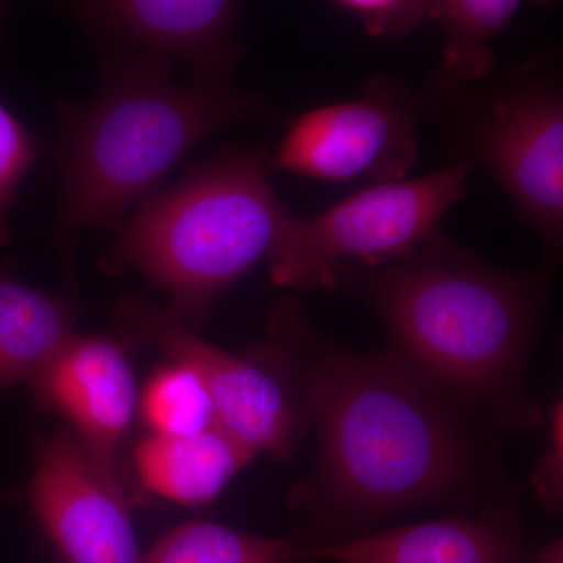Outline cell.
Instances as JSON below:
<instances>
[{
	"label": "cell",
	"mask_w": 563,
	"mask_h": 563,
	"mask_svg": "<svg viewBox=\"0 0 563 563\" xmlns=\"http://www.w3.org/2000/svg\"><path fill=\"white\" fill-rule=\"evenodd\" d=\"M269 333L265 357L317 433L313 473L288 499L320 537L313 543L363 536L418 507L506 501L490 429L383 354L329 339L295 299L273 307Z\"/></svg>",
	"instance_id": "cell-1"
},
{
	"label": "cell",
	"mask_w": 563,
	"mask_h": 563,
	"mask_svg": "<svg viewBox=\"0 0 563 563\" xmlns=\"http://www.w3.org/2000/svg\"><path fill=\"white\" fill-rule=\"evenodd\" d=\"M376 314L385 358L493 432L544 421L528 366L547 313L544 273L506 272L437 232L412 254L351 274Z\"/></svg>",
	"instance_id": "cell-2"
},
{
	"label": "cell",
	"mask_w": 563,
	"mask_h": 563,
	"mask_svg": "<svg viewBox=\"0 0 563 563\" xmlns=\"http://www.w3.org/2000/svg\"><path fill=\"white\" fill-rule=\"evenodd\" d=\"M265 111L262 99L231 80L181 85L172 63L110 49L95 95L58 109L57 242L70 251L88 229L121 228L198 144Z\"/></svg>",
	"instance_id": "cell-3"
},
{
	"label": "cell",
	"mask_w": 563,
	"mask_h": 563,
	"mask_svg": "<svg viewBox=\"0 0 563 563\" xmlns=\"http://www.w3.org/2000/svg\"><path fill=\"white\" fill-rule=\"evenodd\" d=\"M288 211L257 152L229 150L140 203L111 251L168 292L181 321L206 320L222 292L272 251Z\"/></svg>",
	"instance_id": "cell-4"
},
{
	"label": "cell",
	"mask_w": 563,
	"mask_h": 563,
	"mask_svg": "<svg viewBox=\"0 0 563 563\" xmlns=\"http://www.w3.org/2000/svg\"><path fill=\"white\" fill-rule=\"evenodd\" d=\"M472 161L415 179L372 184L318 213L288 214L266 255L274 284L336 290L355 273L401 261L440 231L466 192Z\"/></svg>",
	"instance_id": "cell-5"
},
{
	"label": "cell",
	"mask_w": 563,
	"mask_h": 563,
	"mask_svg": "<svg viewBox=\"0 0 563 563\" xmlns=\"http://www.w3.org/2000/svg\"><path fill=\"white\" fill-rule=\"evenodd\" d=\"M117 320L129 339L188 366L209 393L217 428L252 454L284 461L295 453L309 424L290 384L273 363L269 368L265 361L220 350L172 310L139 299H120Z\"/></svg>",
	"instance_id": "cell-6"
},
{
	"label": "cell",
	"mask_w": 563,
	"mask_h": 563,
	"mask_svg": "<svg viewBox=\"0 0 563 563\" xmlns=\"http://www.w3.org/2000/svg\"><path fill=\"white\" fill-rule=\"evenodd\" d=\"M420 103L396 77L376 76L351 101L296 117L282 136L274 165L321 181L406 179L417 163Z\"/></svg>",
	"instance_id": "cell-7"
},
{
	"label": "cell",
	"mask_w": 563,
	"mask_h": 563,
	"mask_svg": "<svg viewBox=\"0 0 563 563\" xmlns=\"http://www.w3.org/2000/svg\"><path fill=\"white\" fill-rule=\"evenodd\" d=\"M474 147L520 220L554 257L563 240L561 92L539 80L503 92L481 118Z\"/></svg>",
	"instance_id": "cell-8"
},
{
	"label": "cell",
	"mask_w": 563,
	"mask_h": 563,
	"mask_svg": "<svg viewBox=\"0 0 563 563\" xmlns=\"http://www.w3.org/2000/svg\"><path fill=\"white\" fill-rule=\"evenodd\" d=\"M32 509L68 563H143L117 470L102 465L69 433L41 440Z\"/></svg>",
	"instance_id": "cell-9"
},
{
	"label": "cell",
	"mask_w": 563,
	"mask_h": 563,
	"mask_svg": "<svg viewBox=\"0 0 563 563\" xmlns=\"http://www.w3.org/2000/svg\"><path fill=\"white\" fill-rule=\"evenodd\" d=\"M109 43L185 66L192 79L231 80L243 57L244 0H52Z\"/></svg>",
	"instance_id": "cell-10"
},
{
	"label": "cell",
	"mask_w": 563,
	"mask_h": 563,
	"mask_svg": "<svg viewBox=\"0 0 563 563\" xmlns=\"http://www.w3.org/2000/svg\"><path fill=\"white\" fill-rule=\"evenodd\" d=\"M41 402L62 413L92 457L114 468V451L131 428L136 387L117 343L70 336L31 380Z\"/></svg>",
	"instance_id": "cell-11"
},
{
	"label": "cell",
	"mask_w": 563,
	"mask_h": 563,
	"mask_svg": "<svg viewBox=\"0 0 563 563\" xmlns=\"http://www.w3.org/2000/svg\"><path fill=\"white\" fill-rule=\"evenodd\" d=\"M303 561L329 563H536L525 547L515 504L472 517L402 526L329 543H302Z\"/></svg>",
	"instance_id": "cell-12"
},
{
	"label": "cell",
	"mask_w": 563,
	"mask_h": 563,
	"mask_svg": "<svg viewBox=\"0 0 563 563\" xmlns=\"http://www.w3.org/2000/svg\"><path fill=\"white\" fill-rule=\"evenodd\" d=\"M220 428L188 435L154 433L136 450V468L147 490L169 501L202 506L213 501L254 459Z\"/></svg>",
	"instance_id": "cell-13"
},
{
	"label": "cell",
	"mask_w": 563,
	"mask_h": 563,
	"mask_svg": "<svg viewBox=\"0 0 563 563\" xmlns=\"http://www.w3.org/2000/svg\"><path fill=\"white\" fill-rule=\"evenodd\" d=\"M68 307L0 274V390L33 376L73 336Z\"/></svg>",
	"instance_id": "cell-14"
},
{
	"label": "cell",
	"mask_w": 563,
	"mask_h": 563,
	"mask_svg": "<svg viewBox=\"0 0 563 563\" xmlns=\"http://www.w3.org/2000/svg\"><path fill=\"white\" fill-rule=\"evenodd\" d=\"M523 0H431L429 18L442 27L443 70L450 84H468L490 73L493 41Z\"/></svg>",
	"instance_id": "cell-15"
},
{
	"label": "cell",
	"mask_w": 563,
	"mask_h": 563,
	"mask_svg": "<svg viewBox=\"0 0 563 563\" xmlns=\"http://www.w3.org/2000/svg\"><path fill=\"white\" fill-rule=\"evenodd\" d=\"M143 563H309L301 542L254 536L211 521H191L163 536Z\"/></svg>",
	"instance_id": "cell-16"
},
{
	"label": "cell",
	"mask_w": 563,
	"mask_h": 563,
	"mask_svg": "<svg viewBox=\"0 0 563 563\" xmlns=\"http://www.w3.org/2000/svg\"><path fill=\"white\" fill-rule=\"evenodd\" d=\"M141 413L152 431L161 435H188L217 426L202 380L176 362L152 376L141 399Z\"/></svg>",
	"instance_id": "cell-17"
},
{
	"label": "cell",
	"mask_w": 563,
	"mask_h": 563,
	"mask_svg": "<svg viewBox=\"0 0 563 563\" xmlns=\"http://www.w3.org/2000/svg\"><path fill=\"white\" fill-rule=\"evenodd\" d=\"M38 157V140L0 103V247L11 240V209Z\"/></svg>",
	"instance_id": "cell-18"
},
{
	"label": "cell",
	"mask_w": 563,
	"mask_h": 563,
	"mask_svg": "<svg viewBox=\"0 0 563 563\" xmlns=\"http://www.w3.org/2000/svg\"><path fill=\"white\" fill-rule=\"evenodd\" d=\"M357 18L366 33L398 40L410 35L429 16L431 0H333Z\"/></svg>",
	"instance_id": "cell-19"
},
{
	"label": "cell",
	"mask_w": 563,
	"mask_h": 563,
	"mask_svg": "<svg viewBox=\"0 0 563 563\" xmlns=\"http://www.w3.org/2000/svg\"><path fill=\"white\" fill-rule=\"evenodd\" d=\"M548 443L533 468L531 485L544 509L561 514L563 507V402L555 399L547 413Z\"/></svg>",
	"instance_id": "cell-20"
},
{
	"label": "cell",
	"mask_w": 563,
	"mask_h": 563,
	"mask_svg": "<svg viewBox=\"0 0 563 563\" xmlns=\"http://www.w3.org/2000/svg\"><path fill=\"white\" fill-rule=\"evenodd\" d=\"M536 563H563L562 539H554L553 542L544 544L533 553Z\"/></svg>",
	"instance_id": "cell-21"
},
{
	"label": "cell",
	"mask_w": 563,
	"mask_h": 563,
	"mask_svg": "<svg viewBox=\"0 0 563 563\" xmlns=\"http://www.w3.org/2000/svg\"><path fill=\"white\" fill-rule=\"evenodd\" d=\"M3 32V5L2 0H0V40H2Z\"/></svg>",
	"instance_id": "cell-22"
},
{
	"label": "cell",
	"mask_w": 563,
	"mask_h": 563,
	"mask_svg": "<svg viewBox=\"0 0 563 563\" xmlns=\"http://www.w3.org/2000/svg\"><path fill=\"white\" fill-rule=\"evenodd\" d=\"M533 2L542 3V5H551V3H555L558 0H533Z\"/></svg>",
	"instance_id": "cell-23"
}]
</instances>
